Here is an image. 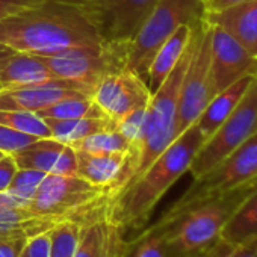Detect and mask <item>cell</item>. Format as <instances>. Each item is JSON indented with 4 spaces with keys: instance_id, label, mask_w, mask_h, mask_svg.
<instances>
[{
    "instance_id": "6da1fadb",
    "label": "cell",
    "mask_w": 257,
    "mask_h": 257,
    "mask_svg": "<svg viewBox=\"0 0 257 257\" xmlns=\"http://www.w3.org/2000/svg\"><path fill=\"white\" fill-rule=\"evenodd\" d=\"M204 143L197 122L182 132L167 150L109 203V219L122 231L146 228L155 207L168 189L189 171L194 156Z\"/></svg>"
},
{
    "instance_id": "7a4b0ae2",
    "label": "cell",
    "mask_w": 257,
    "mask_h": 257,
    "mask_svg": "<svg viewBox=\"0 0 257 257\" xmlns=\"http://www.w3.org/2000/svg\"><path fill=\"white\" fill-rule=\"evenodd\" d=\"M98 44L104 43L77 13L50 0L0 20V46L19 53L49 56Z\"/></svg>"
},
{
    "instance_id": "3957f363",
    "label": "cell",
    "mask_w": 257,
    "mask_h": 257,
    "mask_svg": "<svg viewBox=\"0 0 257 257\" xmlns=\"http://www.w3.org/2000/svg\"><path fill=\"white\" fill-rule=\"evenodd\" d=\"M255 189L257 177L203 200L170 219H159L156 224L167 233L168 257H182L215 243L222 227Z\"/></svg>"
},
{
    "instance_id": "277c9868",
    "label": "cell",
    "mask_w": 257,
    "mask_h": 257,
    "mask_svg": "<svg viewBox=\"0 0 257 257\" xmlns=\"http://www.w3.org/2000/svg\"><path fill=\"white\" fill-rule=\"evenodd\" d=\"M112 192L89 183L80 176L47 174L31 200L29 209L44 218L62 221H88L109 212Z\"/></svg>"
},
{
    "instance_id": "5b68a950",
    "label": "cell",
    "mask_w": 257,
    "mask_h": 257,
    "mask_svg": "<svg viewBox=\"0 0 257 257\" xmlns=\"http://www.w3.org/2000/svg\"><path fill=\"white\" fill-rule=\"evenodd\" d=\"M192 52V37L191 41L164 83L152 94L150 103L147 106V128L146 137L140 150L134 177L128 183L138 179L158 156H161L167 147L179 137L177 119H179V100L183 76ZM121 192V191H119Z\"/></svg>"
},
{
    "instance_id": "8992f818",
    "label": "cell",
    "mask_w": 257,
    "mask_h": 257,
    "mask_svg": "<svg viewBox=\"0 0 257 257\" xmlns=\"http://www.w3.org/2000/svg\"><path fill=\"white\" fill-rule=\"evenodd\" d=\"M203 19V0H159L128 44L125 68L146 80L152 59L159 47L180 26H195Z\"/></svg>"
},
{
    "instance_id": "52a82bcc",
    "label": "cell",
    "mask_w": 257,
    "mask_h": 257,
    "mask_svg": "<svg viewBox=\"0 0 257 257\" xmlns=\"http://www.w3.org/2000/svg\"><path fill=\"white\" fill-rule=\"evenodd\" d=\"M77 13L104 44L132 43L159 0H50Z\"/></svg>"
},
{
    "instance_id": "ba28073f",
    "label": "cell",
    "mask_w": 257,
    "mask_h": 257,
    "mask_svg": "<svg viewBox=\"0 0 257 257\" xmlns=\"http://www.w3.org/2000/svg\"><path fill=\"white\" fill-rule=\"evenodd\" d=\"M257 134V74L225 121L203 143L192 159L189 173L200 179L240 144Z\"/></svg>"
},
{
    "instance_id": "9c48e42d",
    "label": "cell",
    "mask_w": 257,
    "mask_h": 257,
    "mask_svg": "<svg viewBox=\"0 0 257 257\" xmlns=\"http://www.w3.org/2000/svg\"><path fill=\"white\" fill-rule=\"evenodd\" d=\"M127 49V46L115 44L82 46L40 58L58 79L76 83L91 97L104 76L125 68Z\"/></svg>"
},
{
    "instance_id": "30bf717a",
    "label": "cell",
    "mask_w": 257,
    "mask_h": 257,
    "mask_svg": "<svg viewBox=\"0 0 257 257\" xmlns=\"http://www.w3.org/2000/svg\"><path fill=\"white\" fill-rule=\"evenodd\" d=\"M254 177H257V134L240 144L204 176L194 179L192 186L161 219H170L191 206L219 195Z\"/></svg>"
},
{
    "instance_id": "8fae6325",
    "label": "cell",
    "mask_w": 257,
    "mask_h": 257,
    "mask_svg": "<svg viewBox=\"0 0 257 257\" xmlns=\"http://www.w3.org/2000/svg\"><path fill=\"white\" fill-rule=\"evenodd\" d=\"M215 94L216 89L212 76L210 55V28L203 19L192 28V52L183 76L179 100V135L198 119Z\"/></svg>"
},
{
    "instance_id": "7c38bea8",
    "label": "cell",
    "mask_w": 257,
    "mask_h": 257,
    "mask_svg": "<svg viewBox=\"0 0 257 257\" xmlns=\"http://www.w3.org/2000/svg\"><path fill=\"white\" fill-rule=\"evenodd\" d=\"M91 98L106 116L118 122L128 113L147 107L152 92L143 77L124 68L104 76L94 88Z\"/></svg>"
},
{
    "instance_id": "4fadbf2b",
    "label": "cell",
    "mask_w": 257,
    "mask_h": 257,
    "mask_svg": "<svg viewBox=\"0 0 257 257\" xmlns=\"http://www.w3.org/2000/svg\"><path fill=\"white\" fill-rule=\"evenodd\" d=\"M209 28L212 76L216 92L225 89L242 77L255 76L257 59L252 58L228 32L219 26L209 25Z\"/></svg>"
},
{
    "instance_id": "5bb4252c",
    "label": "cell",
    "mask_w": 257,
    "mask_h": 257,
    "mask_svg": "<svg viewBox=\"0 0 257 257\" xmlns=\"http://www.w3.org/2000/svg\"><path fill=\"white\" fill-rule=\"evenodd\" d=\"M77 176L92 185L107 188L112 198L132 180L137 165L135 153L77 152Z\"/></svg>"
},
{
    "instance_id": "9a60e30c",
    "label": "cell",
    "mask_w": 257,
    "mask_h": 257,
    "mask_svg": "<svg viewBox=\"0 0 257 257\" xmlns=\"http://www.w3.org/2000/svg\"><path fill=\"white\" fill-rule=\"evenodd\" d=\"M19 170H37L46 174L76 176V150L55 138H40L13 155Z\"/></svg>"
},
{
    "instance_id": "2e32d148",
    "label": "cell",
    "mask_w": 257,
    "mask_h": 257,
    "mask_svg": "<svg viewBox=\"0 0 257 257\" xmlns=\"http://www.w3.org/2000/svg\"><path fill=\"white\" fill-rule=\"evenodd\" d=\"M86 95L80 86L70 80L55 79L41 85L0 89V109L40 112L61 100Z\"/></svg>"
},
{
    "instance_id": "e0dca14e",
    "label": "cell",
    "mask_w": 257,
    "mask_h": 257,
    "mask_svg": "<svg viewBox=\"0 0 257 257\" xmlns=\"http://www.w3.org/2000/svg\"><path fill=\"white\" fill-rule=\"evenodd\" d=\"M122 234L106 212L83 224L74 257H121L127 243Z\"/></svg>"
},
{
    "instance_id": "ac0fdd59",
    "label": "cell",
    "mask_w": 257,
    "mask_h": 257,
    "mask_svg": "<svg viewBox=\"0 0 257 257\" xmlns=\"http://www.w3.org/2000/svg\"><path fill=\"white\" fill-rule=\"evenodd\" d=\"M204 20L228 32L257 59V0H248L222 13L204 16Z\"/></svg>"
},
{
    "instance_id": "d6986e66",
    "label": "cell",
    "mask_w": 257,
    "mask_h": 257,
    "mask_svg": "<svg viewBox=\"0 0 257 257\" xmlns=\"http://www.w3.org/2000/svg\"><path fill=\"white\" fill-rule=\"evenodd\" d=\"M58 79L37 55L14 52L0 68V88L14 89Z\"/></svg>"
},
{
    "instance_id": "ffe728a7",
    "label": "cell",
    "mask_w": 257,
    "mask_h": 257,
    "mask_svg": "<svg viewBox=\"0 0 257 257\" xmlns=\"http://www.w3.org/2000/svg\"><path fill=\"white\" fill-rule=\"evenodd\" d=\"M192 28L194 26H180L156 52V55L152 59V64L147 71L146 83L153 94L168 77V74L174 70L180 58L183 56L191 37H192Z\"/></svg>"
},
{
    "instance_id": "44dd1931",
    "label": "cell",
    "mask_w": 257,
    "mask_h": 257,
    "mask_svg": "<svg viewBox=\"0 0 257 257\" xmlns=\"http://www.w3.org/2000/svg\"><path fill=\"white\" fill-rule=\"evenodd\" d=\"M254 76H246L234 82L233 85L227 86L225 89L216 92L213 98L207 103L198 119L195 121L201 135L204 137V141L216 131V128L225 121V118L233 112V109L240 101L242 95L248 89L251 80Z\"/></svg>"
},
{
    "instance_id": "7402d4cb",
    "label": "cell",
    "mask_w": 257,
    "mask_h": 257,
    "mask_svg": "<svg viewBox=\"0 0 257 257\" xmlns=\"http://www.w3.org/2000/svg\"><path fill=\"white\" fill-rule=\"evenodd\" d=\"M59 222L34 213L29 207L0 204V237H31L56 227Z\"/></svg>"
},
{
    "instance_id": "603a6c76",
    "label": "cell",
    "mask_w": 257,
    "mask_h": 257,
    "mask_svg": "<svg viewBox=\"0 0 257 257\" xmlns=\"http://www.w3.org/2000/svg\"><path fill=\"white\" fill-rule=\"evenodd\" d=\"M219 239L230 245L257 240V189L246 197L219 233Z\"/></svg>"
},
{
    "instance_id": "cb8c5ba5",
    "label": "cell",
    "mask_w": 257,
    "mask_h": 257,
    "mask_svg": "<svg viewBox=\"0 0 257 257\" xmlns=\"http://www.w3.org/2000/svg\"><path fill=\"white\" fill-rule=\"evenodd\" d=\"M46 121L50 127L52 138L68 146L89 135L106 131V128L116 127V122L107 116L77 118V119H46Z\"/></svg>"
},
{
    "instance_id": "d4e9b609",
    "label": "cell",
    "mask_w": 257,
    "mask_h": 257,
    "mask_svg": "<svg viewBox=\"0 0 257 257\" xmlns=\"http://www.w3.org/2000/svg\"><path fill=\"white\" fill-rule=\"evenodd\" d=\"M71 147L77 152H88V153H135L138 161L137 149L116 127L106 128V131L89 135L80 141L73 143Z\"/></svg>"
},
{
    "instance_id": "484cf974",
    "label": "cell",
    "mask_w": 257,
    "mask_h": 257,
    "mask_svg": "<svg viewBox=\"0 0 257 257\" xmlns=\"http://www.w3.org/2000/svg\"><path fill=\"white\" fill-rule=\"evenodd\" d=\"M37 113L44 119H77V118L106 116L104 112L89 95L61 100Z\"/></svg>"
},
{
    "instance_id": "4316f807",
    "label": "cell",
    "mask_w": 257,
    "mask_h": 257,
    "mask_svg": "<svg viewBox=\"0 0 257 257\" xmlns=\"http://www.w3.org/2000/svg\"><path fill=\"white\" fill-rule=\"evenodd\" d=\"M121 257H168L165 228L155 224L134 240H127Z\"/></svg>"
},
{
    "instance_id": "83f0119b",
    "label": "cell",
    "mask_w": 257,
    "mask_h": 257,
    "mask_svg": "<svg viewBox=\"0 0 257 257\" xmlns=\"http://www.w3.org/2000/svg\"><path fill=\"white\" fill-rule=\"evenodd\" d=\"M0 124H4L20 134L32 135L37 138H52V132L47 121L41 118L37 112L0 109Z\"/></svg>"
},
{
    "instance_id": "f1b7e54d",
    "label": "cell",
    "mask_w": 257,
    "mask_h": 257,
    "mask_svg": "<svg viewBox=\"0 0 257 257\" xmlns=\"http://www.w3.org/2000/svg\"><path fill=\"white\" fill-rule=\"evenodd\" d=\"M83 224L62 221L52 230L50 257H74Z\"/></svg>"
},
{
    "instance_id": "f546056e",
    "label": "cell",
    "mask_w": 257,
    "mask_h": 257,
    "mask_svg": "<svg viewBox=\"0 0 257 257\" xmlns=\"http://www.w3.org/2000/svg\"><path fill=\"white\" fill-rule=\"evenodd\" d=\"M118 131L132 143V146L137 149L138 156L140 150L146 137V128H147V107L138 109L132 113H128L122 119L116 122Z\"/></svg>"
},
{
    "instance_id": "4dcf8cb0",
    "label": "cell",
    "mask_w": 257,
    "mask_h": 257,
    "mask_svg": "<svg viewBox=\"0 0 257 257\" xmlns=\"http://www.w3.org/2000/svg\"><path fill=\"white\" fill-rule=\"evenodd\" d=\"M46 176V173L37 170H17L8 191L31 201Z\"/></svg>"
},
{
    "instance_id": "1f68e13d",
    "label": "cell",
    "mask_w": 257,
    "mask_h": 257,
    "mask_svg": "<svg viewBox=\"0 0 257 257\" xmlns=\"http://www.w3.org/2000/svg\"><path fill=\"white\" fill-rule=\"evenodd\" d=\"M37 140H40V138L26 135V134H20L4 124H0V150L7 155H14L19 150L35 143Z\"/></svg>"
},
{
    "instance_id": "d6a6232c",
    "label": "cell",
    "mask_w": 257,
    "mask_h": 257,
    "mask_svg": "<svg viewBox=\"0 0 257 257\" xmlns=\"http://www.w3.org/2000/svg\"><path fill=\"white\" fill-rule=\"evenodd\" d=\"M52 230L44 231V233H38L35 236L28 237V240L25 243V248H23L20 257H50V249H52Z\"/></svg>"
},
{
    "instance_id": "836d02e7",
    "label": "cell",
    "mask_w": 257,
    "mask_h": 257,
    "mask_svg": "<svg viewBox=\"0 0 257 257\" xmlns=\"http://www.w3.org/2000/svg\"><path fill=\"white\" fill-rule=\"evenodd\" d=\"M46 2L47 0H0V20L31 8L41 7Z\"/></svg>"
},
{
    "instance_id": "e575fe53",
    "label": "cell",
    "mask_w": 257,
    "mask_h": 257,
    "mask_svg": "<svg viewBox=\"0 0 257 257\" xmlns=\"http://www.w3.org/2000/svg\"><path fill=\"white\" fill-rule=\"evenodd\" d=\"M17 170L19 167L13 155H8L4 159H0V192H4L10 188Z\"/></svg>"
},
{
    "instance_id": "d590c367",
    "label": "cell",
    "mask_w": 257,
    "mask_h": 257,
    "mask_svg": "<svg viewBox=\"0 0 257 257\" xmlns=\"http://www.w3.org/2000/svg\"><path fill=\"white\" fill-rule=\"evenodd\" d=\"M28 237H0V257H20Z\"/></svg>"
},
{
    "instance_id": "8d00e7d4",
    "label": "cell",
    "mask_w": 257,
    "mask_h": 257,
    "mask_svg": "<svg viewBox=\"0 0 257 257\" xmlns=\"http://www.w3.org/2000/svg\"><path fill=\"white\" fill-rule=\"evenodd\" d=\"M233 245L224 242L222 239H218L215 243L206 246V248H201L198 251H194V252H189V254H185L182 257H221L222 254H225Z\"/></svg>"
},
{
    "instance_id": "74e56055",
    "label": "cell",
    "mask_w": 257,
    "mask_h": 257,
    "mask_svg": "<svg viewBox=\"0 0 257 257\" xmlns=\"http://www.w3.org/2000/svg\"><path fill=\"white\" fill-rule=\"evenodd\" d=\"M243 2H248V0H203L204 16H213V14L222 13Z\"/></svg>"
},
{
    "instance_id": "f35d334b",
    "label": "cell",
    "mask_w": 257,
    "mask_h": 257,
    "mask_svg": "<svg viewBox=\"0 0 257 257\" xmlns=\"http://www.w3.org/2000/svg\"><path fill=\"white\" fill-rule=\"evenodd\" d=\"M13 53H14V52L10 50V49H2V50H0V68H2V65L5 64V61H7Z\"/></svg>"
},
{
    "instance_id": "ab89813d",
    "label": "cell",
    "mask_w": 257,
    "mask_h": 257,
    "mask_svg": "<svg viewBox=\"0 0 257 257\" xmlns=\"http://www.w3.org/2000/svg\"><path fill=\"white\" fill-rule=\"evenodd\" d=\"M221 257H239V245L236 246V245H233L225 254H222Z\"/></svg>"
},
{
    "instance_id": "60d3db41",
    "label": "cell",
    "mask_w": 257,
    "mask_h": 257,
    "mask_svg": "<svg viewBox=\"0 0 257 257\" xmlns=\"http://www.w3.org/2000/svg\"><path fill=\"white\" fill-rule=\"evenodd\" d=\"M5 156H8V155H7V153H4L2 150H0V159H4Z\"/></svg>"
},
{
    "instance_id": "b9f144b4",
    "label": "cell",
    "mask_w": 257,
    "mask_h": 257,
    "mask_svg": "<svg viewBox=\"0 0 257 257\" xmlns=\"http://www.w3.org/2000/svg\"><path fill=\"white\" fill-rule=\"evenodd\" d=\"M2 49H7V47H4V46H0V50H2Z\"/></svg>"
},
{
    "instance_id": "7bdbcfd3",
    "label": "cell",
    "mask_w": 257,
    "mask_h": 257,
    "mask_svg": "<svg viewBox=\"0 0 257 257\" xmlns=\"http://www.w3.org/2000/svg\"><path fill=\"white\" fill-rule=\"evenodd\" d=\"M0 89H2V88H0Z\"/></svg>"
}]
</instances>
